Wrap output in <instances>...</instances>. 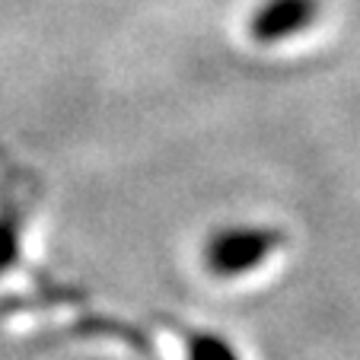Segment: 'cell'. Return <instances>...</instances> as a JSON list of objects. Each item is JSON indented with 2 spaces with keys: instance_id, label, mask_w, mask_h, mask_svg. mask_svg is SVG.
Returning <instances> with one entry per match:
<instances>
[{
  "instance_id": "cell-1",
  "label": "cell",
  "mask_w": 360,
  "mask_h": 360,
  "mask_svg": "<svg viewBox=\"0 0 360 360\" xmlns=\"http://www.w3.org/2000/svg\"><path fill=\"white\" fill-rule=\"evenodd\" d=\"M271 236L265 233H252V230H239V233H224L211 249V265L217 274H243L249 265L262 259L268 252Z\"/></svg>"
},
{
  "instance_id": "cell-2",
  "label": "cell",
  "mask_w": 360,
  "mask_h": 360,
  "mask_svg": "<svg viewBox=\"0 0 360 360\" xmlns=\"http://www.w3.org/2000/svg\"><path fill=\"white\" fill-rule=\"evenodd\" d=\"M313 13H316L313 0H271V4L259 13V20H255V26H252V32L259 35L262 41L284 39V35L303 29L306 22L313 20Z\"/></svg>"
},
{
  "instance_id": "cell-3",
  "label": "cell",
  "mask_w": 360,
  "mask_h": 360,
  "mask_svg": "<svg viewBox=\"0 0 360 360\" xmlns=\"http://www.w3.org/2000/svg\"><path fill=\"white\" fill-rule=\"evenodd\" d=\"M198 354H201V360H233L230 354L224 351V345H211V341H204V345L198 347Z\"/></svg>"
}]
</instances>
